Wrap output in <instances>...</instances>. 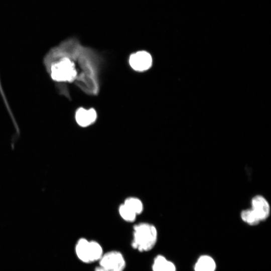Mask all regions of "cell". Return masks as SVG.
<instances>
[{
	"mask_svg": "<svg viewBox=\"0 0 271 271\" xmlns=\"http://www.w3.org/2000/svg\"><path fill=\"white\" fill-rule=\"evenodd\" d=\"M44 63L55 82L75 83L89 95L98 94L100 57L77 39H68L53 48L46 55Z\"/></svg>",
	"mask_w": 271,
	"mask_h": 271,
	"instance_id": "1",
	"label": "cell"
},
{
	"mask_svg": "<svg viewBox=\"0 0 271 271\" xmlns=\"http://www.w3.org/2000/svg\"><path fill=\"white\" fill-rule=\"evenodd\" d=\"M123 204L131 209L137 215L140 214L143 211V202L138 198L134 197L127 198Z\"/></svg>",
	"mask_w": 271,
	"mask_h": 271,
	"instance_id": "11",
	"label": "cell"
},
{
	"mask_svg": "<svg viewBox=\"0 0 271 271\" xmlns=\"http://www.w3.org/2000/svg\"><path fill=\"white\" fill-rule=\"evenodd\" d=\"M118 212L121 218L126 222H132L137 218L136 213L123 203L119 206Z\"/></svg>",
	"mask_w": 271,
	"mask_h": 271,
	"instance_id": "12",
	"label": "cell"
},
{
	"mask_svg": "<svg viewBox=\"0 0 271 271\" xmlns=\"http://www.w3.org/2000/svg\"><path fill=\"white\" fill-rule=\"evenodd\" d=\"M216 268L215 260L208 255H201L194 265V271H215Z\"/></svg>",
	"mask_w": 271,
	"mask_h": 271,
	"instance_id": "9",
	"label": "cell"
},
{
	"mask_svg": "<svg viewBox=\"0 0 271 271\" xmlns=\"http://www.w3.org/2000/svg\"><path fill=\"white\" fill-rule=\"evenodd\" d=\"M75 252L78 259L84 263L98 262L104 253L103 247L98 241L84 237L77 240Z\"/></svg>",
	"mask_w": 271,
	"mask_h": 271,
	"instance_id": "3",
	"label": "cell"
},
{
	"mask_svg": "<svg viewBox=\"0 0 271 271\" xmlns=\"http://www.w3.org/2000/svg\"><path fill=\"white\" fill-rule=\"evenodd\" d=\"M94 271H124L126 261L122 253L117 250L104 252Z\"/></svg>",
	"mask_w": 271,
	"mask_h": 271,
	"instance_id": "4",
	"label": "cell"
},
{
	"mask_svg": "<svg viewBox=\"0 0 271 271\" xmlns=\"http://www.w3.org/2000/svg\"><path fill=\"white\" fill-rule=\"evenodd\" d=\"M251 209L261 221L266 220L270 214V206L267 199L261 195L253 196L251 200Z\"/></svg>",
	"mask_w": 271,
	"mask_h": 271,
	"instance_id": "6",
	"label": "cell"
},
{
	"mask_svg": "<svg viewBox=\"0 0 271 271\" xmlns=\"http://www.w3.org/2000/svg\"><path fill=\"white\" fill-rule=\"evenodd\" d=\"M158 231L152 224L140 223L133 227L131 247L135 250L144 252L151 250L158 240Z\"/></svg>",
	"mask_w": 271,
	"mask_h": 271,
	"instance_id": "2",
	"label": "cell"
},
{
	"mask_svg": "<svg viewBox=\"0 0 271 271\" xmlns=\"http://www.w3.org/2000/svg\"><path fill=\"white\" fill-rule=\"evenodd\" d=\"M97 113L93 108L88 109L81 107L75 113V119L81 126L86 127L92 124L96 120Z\"/></svg>",
	"mask_w": 271,
	"mask_h": 271,
	"instance_id": "7",
	"label": "cell"
},
{
	"mask_svg": "<svg viewBox=\"0 0 271 271\" xmlns=\"http://www.w3.org/2000/svg\"><path fill=\"white\" fill-rule=\"evenodd\" d=\"M152 271H176L175 264L165 256L158 254L153 259Z\"/></svg>",
	"mask_w": 271,
	"mask_h": 271,
	"instance_id": "8",
	"label": "cell"
},
{
	"mask_svg": "<svg viewBox=\"0 0 271 271\" xmlns=\"http://www.w3.org/2000/svg\"><path fill=\"white\" fill-rule=\"evenodd\" d=\"M241 220L250 226H256L260 221L251 208L244 209L240 212Z\"/></svg>",
	"mask_w": 271,
	"mask_h": 271,
	"instance_id": "10",
	"label": "cell"
},
{
	"mask_svg": "<svg viewBox=\"0 0 271 271\" xmlns=\"http://www.w3.org/2000/svg\"><path fill=\"white\" fill-rule=\"evenodd\" d=\"M129 63L133 70L137 71H144L151 67L152 58L150 54L146 51H139L130 56Z\"/></svg>",
	"mask_w": 271,
	"mask_h": 271,
	"instance_id": "5",
	"label": "cell"
}]
</instances>
